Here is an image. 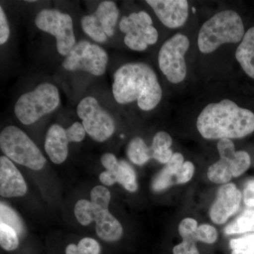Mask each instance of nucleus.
<instances>
[{
  "label": "nucleus",
  "mask_w": 254,
  "mask_h": 254,
  "mask_svg": "<svg viewBox=\"0 0 254 254\" xmlns=\"http://www.w3.org/2000/svg\"><path fill=\"white\" fill-rule=\"evenodd\" d=\"M27 2H36V1H33V0H30V1H26Z\"/></svg>",
  "instance_id": "c03bdc74"
},
{
  "label": "nucleus",
  "mask_w": 254,
  "mask_h": 254,
  "mask_svg": "<svg viewBox=\"0 0 254 254\" xmlns=\"http://www.w3.org/2000/svg\"><path fill=\"white\" fill-rule=\"evenodd\" d=\"M99 178L100 182L107 186H112L117 182L115 175L108 170H105V172L100 174Z\"/></svg>",
  "instance_id": "79ce46f5"
},
{
  "label": "nucleus",
  "mask_w": 254,
  "mask_h": 254,
  "mask_svg": "<svg viewBox=\"0 0 254 254\" xmlns=\"http://www.w3.org/2000/svg\"><path fill=\"white\" fill-rule=\"evenodd\" d=\"M196 126L207 139L242 138L254 131V113L224 99L207 105L197 119Z\"/></svg>",
  "instance_id": "f03ea898"
},
{
  "label": "nucleus",
  "mask_w": 254,
  "mask_h": 254,
  "mask_svg": "<svg viewBox=\"0 0 254 254\" xmlns=\"http://www.w3.org/2000/svg\"><path fill=\"white\" fill-rule=\"evenodd\" d=\"M218 150L220 158L232 159L234 158L237 151H235L233 142L229 138L220 139L218 143Z\"/></svg>",
  "instance_id": "f704fd0d"
},
{
  "label": "nucleus",
  "mask_w": 254,
  "mask_h": 254,
  "mask_svg": "<svg viewBox=\"0 0 254 254\" xmlns=\"http://www.w3.org/2000/svg\"><path fill=\"white\" fill-rule=\"evenodd\" d=\"M27 191L24 179L6 156L0 158V194L5 198L22 196Z\"/></svg>",
  "instance_id": "ddd939ff"
},
{
  "label": "nucleus",
  "mask_w": 254,
  "mask_h": 254,
  "mask_svg": "<svg viewBox=\"0 0 254 254\" xmlns=\"http://www.w3.org/2000/svg\"><path fill=\"white\" fill-rule=\"evenodd\" d=\"M174 254H199L195 242L191 240H183L180 245L175 247Z\"/></svg>",
  "instance_id": "4c0bfd02"
},
{
  "label": "nucleus",
  "mask_w": 254,
  "mask_h": 254,
  "mask_svg": "<svg viewBox=\"0 0 254 254\" xmlns=\"http://www.w3.org/2000/svg\"><path fill=\"white\" fill-rule=\"evenodd\" d=\"M235 57L242 69L254 79V26L246 32Z\"/></svg>",
  "instance_id": "dca6fc26"
},
{
  "label": "nucleus",
  "mask_w": 254,
  "mask_h": 254,
  "mask_svg": "<svg viewBox=\"0 0 254 254\" xmlns=\"http://www.w3.org/2000/svg\"><path fill=\"white\" fill-rule=\"evenodd\" d=\"M66 129L63 127L54 124L47 132L45 150L50 160L55 164H61L68 156V144Z\"/></svg>",
  "instance_id": "4468645a"
},
{
  "label": "nucleus",
  "mask_w": 254,
  "mask_h": 254,
  "mask_svg": "<svg viewBox=\"0 0 254 254\" xmlns=\"http://www.w3.org/2000/svg\"><path fill=\"white\" fill-rule=\"evenodd\" d=\"M192 11H193V13H195V8L194 7L192 8Z\"/></svg>",
  "instance_id": "a18cd8bd"
},
{
  "label": "nucleus",
  "mask_w": 254,
  "mask_h": 254,
  "mask_svg": "<svg viewBox=\"0 0 254 254\" xmlns=\"http://www.w3.org/2000/svg\"><path fill=\"white\" fill-rule=\"evenodd\" d=\"M160 21L170 28L181 27L189 16L186 0H147Z\"/></svg>",
  "instance_id": "9b49d317"
},
{
  "label": "nucleus",
  "mask_w": 254,
  "mask_h": 254,
  "mask_svg": "<svg viewBox=\"0 0 254 254\" xmlns=\"http://www.w3.org/2000/svg\"><path fill=\"white\" fill-rule=\"evenodd\" d=\"M175 184V177L166 168H164L153 182V190L155 191L165 190Z\"/></svg>",
  "instance_id": "c85d7f7f"
},
{
  "label": "nucleus",
  "mask_w": 254,
  "mask_h": 254,
  "mask_svg": "<svg viewBox=\"0 0 254 254\" xmlns=\"http://www.w3.org/2000/svg\"><path fill=\"white\" fill-rule=\"evenodd\" d=\"M91 203L99 210H108L111 193L108 189L103 186H96L91 193Z\"/></svg>",
  "instance_id": "bb28decb"
},
{
  "label": "nucleus",
  "mask_w": 254,
  "mask_h": 254,
  "mask_svg": "<svg viewBox=\"0 0 254 254\" xmlns=\"http://www.w3.org/2000/svg\"><path fill=\"white\" fill-rule=\"evenodd\" d=\"M100 252L99 243L89 237L82 239L78 245H68L65 250L66 254H100Z\"/></svg>",
  "instance_id": "b1692460"
},
{
  "label": "nucleus",
  "mask_w": 254,
  "mask_h": 254,
  "mask_svg": "<svg viewBox=\"0 0 254 254\" xmlns=\"http://www.w3.org/2000/svg\"><path fill=\"white\" fill-rule=\"evenodd\" d=\"M231 163L233 177L240 176L250 167V155L245 151H237L235 157L231 159Z\"/></svg>",
  "instance_id": "cd10ccee"
},
{
  "label": "nucleus",
  "mask_w": 254,
  "mask_h": 254,
  "mask_svg": "<svg viewBox=\"0 0 254 254\" xmlns=\"http://www.w3.org/2000/svg\"><path fill=\"white\" fill-rule=\"evenodd\" d=\"M100 162L106 170L113 173L118 169L120 161L113 153H105L102 155Z\"/></svg>",
  "instance_id": "ea45409f"
},
{
  "label": "nucleus",
  "mask_w": 254,
  "mask_h": 254,
  "mask_svg": "<svg viewBox=\"0 0 254 254\" xmlns=\"http://www.w3.org/2000/svg\"><path fill=\"white\" fill-rule=\"evenodd\" d=\"M173 143V139L171 136L167 132L159 131L155 135L153 138V143L150 147L152 153L154 152L163 151L170 149Z\"/></svg>",
  "instance_id": "c756f323"
},
{
  "label": "nucleus",
  "mask_w": 254,
  "mask_h": 254,
  "mask_svg": "<svg viewBox=\"0 0 254 254\" xmlns=\"http://www.w3.org/2000/svg\"><path fill=\"white\" fill-rule=\"evenodd\" d=\"M101 210L95 208L91 201L86 200H78L75 205L74 214L76 219L82 225H90L95 221L97 215Z\"/></svg>",
  "instance_id": "5701e85b"
},
{
  "label": "nucleus",
  "mask_w": 254,
  "mask_h": 254,
  "mask_svg": "<svg viewBox=\"0 0 254 254\" xmlns=\"http://www.w3.org/2000/svg\"><path fill=\"white\" fill-rule=\"evenodd\" d=\"M35 23L41 31L55 37L57 50L63 56L66 57L76 45L73 20L69 14L58 9H43L37 14Z\"/></svg>",
  "instance_id": "0eeeda50"
},
{
  "label": "nucleus",
  "mask_w": 254,
  "mask_h": 254,
  "mask_svg": "<svg viewBox=\"0 0 254 254\" xmlns=\"http://www.w3.org/2000/svg\"><path fill=\"white\" fill-rule=\"evenodd\" d=\"M66 136L69 142H81L86 136V131L81 123L76 122L66 129Z\"/></svg>",
  "instance_id": "473e14b6"
},
{
  "label": "nucleus",
  "mask_w": 254,
  "mask_h": 254,
  "mask_svg": "<svg viewBox=\"0 0 254 254\" xmlns=\"http://www.w3.org/2000/svg\"><path fill=\"white\" fill-rule=\"evenodd\" d=\"M0 245L6 251H14L19 245L18 233L12 227L0 222Z\"/></svg>",
  "instance_id": "a878e982"
},
{
  "label": "nucleus",
  "mask_w": 254,
  "mask_h": 254,
  "mask_svg": "<svg viewBox=\"0 0 254 254\" xmlns=\"http://www.w3.org/2000/svg\"><path fill=\"white\" fill-rule=\"evenodd\" d=\"M0 222L12 227L18 235H22L24 232V227L17 214L12 208L3 203L0 204Z\"/></svg>",
  "instance_id": "393cba45"
},
{
  "label": "nucleus",
  "mask_w": 254,
  "mask_h": 254,
  "mask_svg": "<svg viewBox=\"0 0 254 254\" xmlns=\"http://www.w3.org/2000/svg\"><path fill=\"white\" fill-rule=\"evenodd\" d=\"M245 26L240 15L225 10L203 23L198 36L200 51L209 54L225 43H237L243 39Z\"/></svg>",
  "instance_id": "7ed1b4c3"
},
{
  "label": "nucleus",
  "mask_w": 254,
  "mask_h": 254,
  "mask_svg": "<svg viewBox=\"0 0 254 254\" xmlns=\"http://www.w3.org/2000/svg\"><path fill=\"white\" fill-rule=\"evenodd\" d=\"M184 163H184L183 155L180 153H174L170 161L167 163V165L165 168H166L174 177H176L177 174L178 173L179 170L182 168Z\"/></svg>",
  "instance_id": "58836bf2"
},
{
  "label": "nucleus",
  "mask_w": 254,
  "mask_h": 254,
  "mask_svg": "<svg viewBox=\"0 0 254 254\" xmlns=\"http://www.w3.org/2000/svg\"><path fill=\"white\" fill-rule=\"evenodd\" d=\"M197 228V222L194 219L186 218L182 220L179 226V232L183 240H192L197 242L195 231Z\"/></svg>",
  "instance_id": "7c9ffc66"
},
{
  "label": "nucleus",
  "mask_w": 254,
  "mask_h": 254,
  "mask_svg": "<svg viewBox=\"0 0 254 254\" xmlns=\"http://www.w3.org/2000/svg\"><path fill=\"white\" fill-rule=\"evenodd\" d=\"M127 153L132 163L138 165H143L152 158L150 147L140 137H136L129 142Z\"/></svg>",
  "instance_id": "a211bd4d"
},
{
  "label": "nucleus",
  "mask_w": 254,
  "mask_h": 254,
  "mask_svg": "<svg viewBox=\"0 0 254 254\" xmlns=\"http://www.w3.org/2000/svg\"><path fill=\"white\" fill-rule=\"evenodd\" d=\"M114 98L122 105L136 101L138 108L150 111L161 100L163 91L154 70L147 64H125L114 73Z\"/></svg>",
  "instance_id": "f257e3e1"
},
{
  "label": "nucleus",
  "mask_w": 254,
  "mask_h": 254,
  "mask_svg": "<svg viewBox=\"0 0 254 254\" xmlns=\"http://www.w3.org/2000/svg\"><path fill=\"white\" fill-rule=\"evenodd\" d=\"M0 148L5 156L33 170L44 168L47 160L25 132L17 127H5L0 133Z\"/></svg>",
  "instance_id": "39448f33"
},
{
  "label": "nucleus",
  "mask_w": 254,
  "mask_h": 254,
  "mask_svg": "<svg viewBox=\"0 0 254 254\" xmlns=\"http://www.w3.org/2000/svg\"><path fill=\"white\" fill-rule=\"evenodd\" d=\"M244 200L248 206H254V181L250 182L246 187L244 191Z\"/></svg>",
  "instance_id": "a19ab883"
},
{
  "label": "nucleus",
  "mask_w": 254,
  "mask_h": 254,
  "mask_svg": "<svg viewBox=\"0 0 254 254\" xmlns=\"http://www.w3.org/2000/svg\"><path fill=\"white\" fill-rule=\"evenodd\" d=\"M232 254H254L248 251L236 250L232 251Z\"/></svg>",
  "instance_id": "37998d69"
},
{
  "label": "nucleus",
  "mask_w": 254,
  "mask_h": 254,
  "mask_svg": "<svg viewBox=\"0 0 254 254\" xmlns=\"http://www.w3.org/2000/svg\"><path fill=\"white\" fill-rule=\"evenodd\" d=\"M230 247L233 250L248 251L254 254V234L236 240H232Z\"/></svg>",
  "instance_id": "72a5a7b5"
},
{
  "label": "nucleus",
  "mask_w": 254,
  "mask_h": 254,
  "mask_svg": "<svg viewBox=\"0 0 254 254\" xmlns=\"http://www.w3.org/2000/svg\"><path fill=\"white\" fill-rule=\"evenodd\" d=\"M108 53L102 47L89 41L76 43L65 57L63 66L70 71H86L95 76L104 74L108 65Z\"/></svg>",
  "instance_id": "423d86ee"
},
{
  "label": "nucleus",
  "mask_w": 254,
  "mask_h": 254,
  "mask_svg": "<svg viewBox=\"0 0 254 254\" xmlns=\"http://www.w3.org/2000/svg\"><path fill=\"white\" fill-rule=\"evenodd\" d=\"M197 240L205 243L213 244L218 239V232L215 227L209 225H202L195 231Z\"/></svg>",
  "instance_id": "2f4dec72"
},
{
  "label": "nucleus",
  "mask_w": 254,
  "mask_h": 254,
  "mask_svg": "<svg viewBox=\"0 0 254 254\" xmlns=\"http://www.w3.org/2000/svg\"><path fill=\"white\" fill-rule=\"evenodd\" d=\"M242 193L234 184H227L220 187L210 215L215 223L221 225L236 213L240 208Z\"/></svg>",
  "instance_id": "f8f14e48"
},
{
  "label": "nucleus",
  "mask_w": 254,
  "mask_h": 254,
  "mask_svg": "<svg viewBox=\"0 0 254 254\" xmlns=\"http://www.w3.org/2000/svg\"><path fill=\"white\" fill-rule=\"evenodd\" d=\"M254 231V210H247L225 228L226 235Z\"/></svg>",
  "instance_id": "4be33fe9"
},
{
  "label": "nucleus",
  "mask_w": 254,
  "mask_h": 254,
  "mask_svg": "<svg viewBox=\"0 0 254 254\" xmlns=\"http://www.w3.org/2000/svg\"><path fill=\"white\" fill-rule=\"evenodd\" d=\"M194 173V165L190 161L185 162L175 177V184L187 183L190 181Z\"/></svg>",
  "instance_id": "c9c22d12"
},
{
  "label": "nucleus",
  "mask_w": 254,
  "mask_h": 254,
  "mask_svg": "<svg viewBox=\"0 0 254 254\" xmlns=\"http://www.w3.org/2000/svg\"><path fill=\"white\" fill-rule=\"evenodd\" d=\"M113 174L116 182L123 186L125 190L131 192L136 191L138 189L136 174L129 164L125 160H120L118 169Z\"/></svg>",
  "instance_id": "aec40b11"
},
{
  "label": "nucleus",
  "mask_w": 254,
  "mask_h": 254,
  "mask_svg": "<svg viewBox=\"0 0 254 254\" xmlns=\"http://www.w3.org/2000/svg\"><path fill=\"white\" fill-rule=\"evenodd\" d=\"M208 177L214 183L225 184L230 181L233 177L231 159L220 158L209 168Z\"/></svg>",
  "instance_id": "6ab92c4d"
},
{
  "label": "nucleus",
  "mask_w": 254,
  "mask_h": 254,
  "mask_svg": "<svg viewBox=\"0 0 254 254\" xmlns=\"http://www.w3.org/2000/svg\"><path fill=\"white\" fill-rule=\"evenodd\" d=\"M97 235L106 242H116L123 236V228L120 222L108 210H101L97 215Z\"/></svg>",
  "instance_id": "2eb2a0df"
},
{
  "label": "nucleus",
  "mask_w": 254,
  "mask_h": 254,
  "mask_svg": "<svg viewBox=\"0 0 254 254\" xmlns=\"http://www.w3.org/2000/svg\"><path fill=\"white\" fill-rule=\"evenodd\" d=\"M190 45V40L186 36L177 33L160 48L159 67L171 83H179L186 78L187 70L185 57Z\"/></svg>",
  "instance_id": "6e6552de"
},
{
  "label": "nucleus",
  "mask_w": 254,
  "mask_h": 254,
  "mask_svg": "<svg viewBox=\"0 0 254 254\" xmlns=\"http://www.w3.org/2000/svg\"><path fill=\"white\" fill-rule=\"evenodd\" d=\"M60 103L59 90L53 83L46 82L21 95L14 105V113L23 125H30L53 113Z\"/></svg>",
  "instance_id": "20e7f679"
},
{
  "label": "nucleus",
  "mask_w": 254,
  "mask_h": 254,
  "mask_svg": "<svg viewBox=\"0 0 254 254\" xmlns=\"http://www.w3.org/2000/svg\"><path fill=\"white\" fill-rule=\"evenodd\" d=\"M153 20L145 11L133 12L129 16H124L119 27L125 33V45L135 51H144L148 45H154L158 40L156 28L152 26Z\"/></svg>",
  "instance_id": "9d476101"
},
{
  "label": "nucleus",
  "mask_w": 254,
  "mask_h": 254,
  "mask_svg": "<svg viewBox=\"0 0 254 254\" xmlns=\"http://www.w3.org/2000/svg\"><path fill=\"white\" fill-rule=\"evenodd\" d=\"M76 112L86 133L95 141L102 143L113 136L115 131L114 119L100 106L96 98L91 96L83 98Z\"/></svg>",
  "instance_id": "1a4fd4ad"
},
{
  "label": "nucleus",
  "mask_w": 254,
  "mask_h": 254,
  "mask_svg": "<svg viewBox=\"0 0 254 254\" xmlns=\"http://www.w3.org/2000/svg\"><path fill=\"white\" fill-rule=\"evenodd\" d=\"M10 29L4 9L0 6V44L4 45L9 39Z\"/></svg>",
  "instance_id": "e433bc0d"
},
{
  "label": "nucleus",
  "mask_w": 254,
  "mask_h": 254,
  "mask_svg": "<svg viewBox=\"0 0 254 254\" xmlns=\"http://www.w3.org/2000/svg\"><path fill=\"white\" fill-rule=\"evenodd\" d=\"M93 14L108 38L113 37L120 15V11L115 2L113 1H102Z\"/></svg>",
  "instance_id": "f3484780"
},
{
  "label": "nucleus",
  "mask_w": 254,
  "mask_h": 254,
  "mask_svg": "<svg viewBox=\"0 0 254 254\" xmlns=\"http://www.w3.org/2000/svg\"><path fill=\"white\" fill-rule=\"evenodd\" d=\"M81 23L83 32L93 41L103 43L108 40V36L93 14L83 16Z\"/></svg>",
  "instance_id": "412c9836"
}]
</instances>
